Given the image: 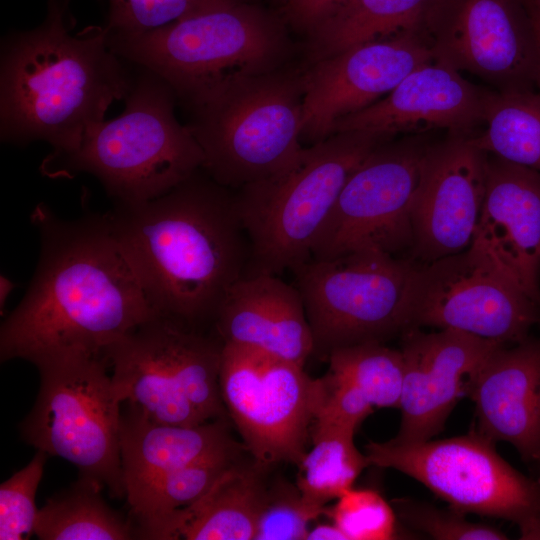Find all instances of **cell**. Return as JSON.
Returning <instances> with one entry per match:
<instances>
[{
	"instance_id": "obj_1",
	"label": "cell",
	"mask_w": 540,
	"mask_h": 540,
	"mask_svg": "<svg viewBox=\"0 0 540 540\" xmlns=\"http://www.w3.org/2000/svg\"><path fill=\"white\" fill-rule=\"evenodd\" d=\"M31 222L40 254L29 287L0 328V359L37 368L82 356H104L121 338L158 316L107 214L77 220L38 204Z\"/></svg>"
},
{
	"instance_id": "obj_2",
	"label": "cell",
	"mask_w": 540,
	"mask_h": 540,
	"mask_svg": "<svg viewBox=\"0 0 540 540\" xmlns=\"http://www.w3.org/2000/svg\"><path fill=\"white\" fill-rule=\"evenodd\" d=\"M107 216L158 315L202 330L212 326L250 259L235 190L201 168L165 194L116 204Z\"/></svg>"
},
{
	"instance_id": "obj_3",
	"label": "cell",
	"mask_w": 540,
	"mask_h": 540,
	"mask_svg": "<svg viewBox=\"0 0 540 540\" xmlns=\"http://www.w3.org/2000/svg\"><path fill=\"white\" fill-rule=\"evenodd\" d=\"M65 10V0H50L42 24L8 36L1 49V140L45 141L50 156L75 151L134 78L104 28L71 35Z\"/></svg>"
},
{
	"instance_id": "obj_4",
	"label": "cell",
	"mask_w": 540,
	"mask_h": 540,
	"mask_svg": "<svg viewBox=\"0 0 540 540\" xmlns=\"http://www.w3.org/2000/svg\"><path fill=\"white\" fill-rule=\"evenodd\" d=\"M139 68L123 112L89 127L79 147L48 156L49 177L94 175L116 204L157 198L202 168L203 152L187 125L175 116L177 96L150 70Z\"/></svg>"
},
{
	"instance_id": "obj_5",
	"label": "cell",
	"mask_w": 540,
	"mask_h": 540,
	"mask_svg": "<svg viewBox=\"0 0 540 540\" xmlns=\"http://www.w3.org/2000/svg\"><path fill=\"white\" fill-rule=\"evenodd\" d=\"M305 68L290 63L227 80L182 103L213 180L238 190L295 160L303 149Z\"/></svg>"
},
{
	"instance_id": "obj_6",
	"label": "cell",
	"mask_w": 540,
	"mask_h": 540,
	"mask_svg": "<svg viewBox=\"0 0 540 540\" xmlns=\"http://www.w3.org/2000/svg\"><path fill=\"white\" fill-rule=\"evenodd\" d=\"M106 34L117 55L160 76L182 103L227 80L288 65L294 54L282 16L248 0L141 34Z\"/></svg>"
},
{
	"instance_id": "obj_7",
	"label": "cell",
	"mask_w": 540,
	"mask_h": 540,
	"mask_svg": "<svg viewBox=\"0 0 540 540\" xmlns=\"http://www.w3.org/2000/svg\"><path fill=\"white\" fill-rule=\"evenodd\" d=\"M389 138L359 131L333 134L303 147L281 171L235 190L250 241L245 276L279 275L311 259L316 237L348 177Z\"/></svg>"
},
{
	"instance_id": "obj_8",
	"label": "cell",
	"mask_w": 540,
	"mask_h": 540,
	"mask_svg": "<svg viewBox=\"0 0 540 540\" xmlns=\"http://www.w3.org/2000/svg\"><path fill=\"white\" fill-rule=\"evenodd\" d=\"M222 348L214 332L158 315L104 356L123 404L155 422L194 426L228 416L219 385Z\"/></svg>"
},
{
	"instance_id": "obj_9",
	"label": "cell",
	"mask_w": 540,
	"mask_h": 540,
	"mask_svg": "<svg viewBox=\"0 0 540 540\" xmlns=\"http://www.w3.org/2000/svg\"><path fill=\"white\" fill-rule=\"evenodd\" d=\"M105 356H82L41 366L36 401L20 425L22 439L73 464L116 498L126 497L120 424L122 401Z\"/></svg>"
},
{
	"instance_id": "obj_10",
	"label": "cell",
	"mask_w": 540,
	"mask_h": 540,
	"mask_svg": "<svg viewBox=\"0 0 540 540\" xmlns=\"http://www.w3.org/2000/svg\"><path fill=\"white\" fill-rule=\"evenodd\" d=\"M416 263L377 250L309 259L295 267L314 352L385 343L412 328L410 291Z\"/></svg>"
},
{
	"instance_id": "obj_11",
	"label": "cell",
	"mask_w": 540,
	"mask_h": 540,
	"mask_svg": "<svg viewBox=\"0 0 540 540\" xmlns=\"http://www.w3.org/2000/svg\"><path fill=\"white\" fill-rule=\"evenodd\" d=\"M396 137L377 145L348 177L311 258L377 250L410 259L412 208L434 142L424 133Z\"/></svg>"
},
{
	"instance_id": "obj_12",
	"label": "cell",
	"mask_w": 540,
	"mask_h": 540,
	"mask_svg": "<svg viewBox=\"0 0 540 540\" xmlns=\"http://www.w3.org/2000/svg\"><path fill=\"white\" fill-rule=\"evenodd\" d=\"M495 444L473 430L415 443L370 441L365 454L369 465L408 475L459 512L516 524L540 509V478L527 477L515 469L501 457Z\"/></svg>"
},
{
	"instance_id": "obj_13",
	"label": "cell",
	"mask_w": 540,
	"mask_h": 540,
	"mask_svg": "<svg viewBox=\"0 0 540 540\" xmlns=\"http://www.w3.org/2000/svg\"><path fill=\"white\" fill-rule=\"evenodd\" d=\"M410 310L412 328L455 330L507 346L527 339L540 322V306L472 246L416 263Z\"/></svg>"
},
{
	"instance_id": "obj_14",
	"label": "cell",
	"mask_w": 540,
	"mask_h": 540,
	"mask_svg": "<svg viewBox=\"0 0 540 540\" xmlns=\"http://www.w3.org/2000/svg\"><path fill=\"white\" fill-rule=\"evenodd\" d=\"M219 385L228 416L258 465H297L306 453L319 379L303 366L223 344Z\"/></svg>"
},
{
	"instance_id": "obj_15",
	"label": "cell",
	"mask_w": 540,
	"mask_h": 540,
	"mask_svg": "<svg viewBox=\"0 0 540 540\" xmlns=\"http://www.w3.org/2000/svg\"><path fill=\"white\" fill-rule=\"evenodd\" d=\"M422 33L435 60L496 90L535 87L536 37L526 0H434Z\"/></svg>"
},
{
	"instance_id": "obj_16",
	"label": "cell",
	"mask_w": 540,
	"mask_h": 540,
	"mask_svg": "<svg viewBox=\"0 0 540 540\" xmlns=\"http://www.w3.org/2000/svg\"><path fill=\"white\" fill-rule=\"evenodd\" d=\"M422 32L352 46L305 68L301 141L334 134L340 119L377 102L418 66L433 60Z\"/></svg>"
},
{
	"instance_id": "obj_17",
	"label": "cell",
	"mask_w": 540,
	"mask_h": 540,
	"mask_svg": "<svg viewBox=\"0 0 540 540\" xmlns=\"http://www.w3.org/2000/svg\"><path fill=\"white\" fill-rule=\"evenodd\" d=\"M400 338L401 421L391 439L398 443L427 441L441 433L458 401L468 396L486 359L507 346L455 330L424 332L417 327Z\"/></svg>"
},
{
	"instance_id": "obj_18",
	"label": "cell",
	"mask_w": 540,
	"mask_h": 540,
	"mask_svg": "<svg viewBox=\"0 0 540 540\" xmlns=\"http://www.w3.org/2000/svg\"><path fill=\"white\" fill-rule=\"evenodd\" d=\"M470 133H449L434 142L411 214L410 259L430 263L468 249L480 219L486 153Z\"/></svg>"
},
{
	"instance_id": "obj_19",
	"label": "cell",
	"mask_w": 540,
	"mask_h": 540,
	"mask_svg": "<svg viewBox=\"0 0 540 540\" xmlns=\"http://www.w3.org/2000/svg\"><path fill=\"white\" fill-rule=\"evenodd\" d=\"M488 92L452 66L433 59L412 70L377 102L337 121L334 134L473 133L483 123Z\"/></svg>"
},
{
	"instance_id": "obj_20",
	"label": "cell",
	"mask_w": 540,
	"mask_h": 540,
	"mask_svg": "<svg viewBox=\"0 0 540 540\" xmlns=\"http://www.w3.org/2000/svg\"><path fill=\"white\" fill-rule=\"evenodd\" d=\"M471 246L540 306V171L486 153L484 199Z\"/></svg>"
},
{
	"instance_id": "obj_21",
	"label": "cell",
	"mask_w": 540,
	"mask_h": 540,
	"mask_svg": "<svg viewBox=\"0 0 540 540\" xmlns=\"http://www.w3.org/2000/svg\"><path fill=\"white\" fill-rule=\"evenodd\" d=\"M468 397L476 431L512 445L521 459L540 461V338L497 348L477 372Z\"/></svg>"
},
{
	"instance_id": "obj_22",
	"label": "cell",
	"mask_w": 540,
	"mask_h": 540,
	"mask_svg": "<svg viewBox=\"0 0 540 540\" xmlns=\"http://www.w3.org/2000/svg\"><path fill=\"white\" fill-rule=\"evenodd\" d=\"M223 344L303 366L312 331L295 285L274 274L243 276L228 291L212 325Z\"/></svg>"
},
{
	"instance_id": "obj_23",
	"label": "cell",
	"mask_w": 540,
	"mask_h": 540,
	"mask_svg": "<svg viewBox=\"0 0 540 540\" xmlns=\"http://www.w3.org/2000/svg\"><path fill=\"white\" fill-rule=\"evenodd\" d=\"M120 446L126 498L164 474L240 448L226 419L194 426L163 424L129 404L121 413Z\"/></svg>"
},
{
	"instance_id": "obj_24",
	"label": "cell",
	"mask_w": 540,
	"mask_h": 540,
	"mask_svg": "<svg viewBox=\"0 0 540 540\" xmlns=\"http://www.w3.org/2000/svg\"><path fill=\"white\" fill-rule=\"evenodd\" d=\"M254 462H235L196 504L171 522L167 540H255L258 520L268 490L263 473Z\"/></svg>"
},
{
	"instance_id": "obj_25",
	"label": "cell",
	"mask_w": 540,
	"mask_h": 540,
	"mask_svg": "<svg viewBox=\"0 0 540 540\" xmlns=\"http://www.w3.org/2000/svg\"><path fill=\"white\" fill-rule=\"evenodd\" d=\"M434 0H346L307 36L308 64L352 46L422 32Z\"/></svg>"
},
{
	"instance_id": "obj_26",
	"label": "cell",
	"mask_w": 540,
	"mask_h": 540,
	"mask_svg": "<svg viewBox=\"0 0 540 540\" xmlns=\"http://www.w3.org/2000/svg\"><path fill=\"white\" fill-rule=\"evenodd\" d=\"M241 447L169 472L127 497L140 539L164 540L173 519L202 499L235 463Z\"/></svg>"
},
{
	"instance_id": "obj_27",
	"label": "cell",
	"mask_w": 540,
	"mask_h": 540,
	"mask_svg": "<svg viewBox=\"0 0 540 540\" xmlns=\"http://www.w3.org/2000/svg\"><path fill=\"white\" fill-rule=\"evenodd\" d=\"M481 126L469 135L478 149L540 171V93L534 88L489 90Z\"/></svg>"
},
{
	"instance_id": "obj_28",
	"label": "cell",
	"mask_w": 540,
	"mask_h": 540,
	"mask_svg": "<svg viewBox=\"0 0 540 540\" xmlns=\"http://www.w3.org/2000/svg\"><path fill=\"white\" fill-rule=\"evenodd\" d=\"M99 483L81 478L49 498L38 511L35 535L41 540H128L135 526L103 499Z\"/></svg>"
},
{
	"instance_id": "obj_29",
	"label": "cell",
	"mask_w": 540,
	"mask_h": 540,
	"mask_svg": "<svg viewBox=\"0 0 540 540\" xmlns=\"http://www.w3.org/2000/svg\"><path fill=\"white\" fill-rule=\"evenodd\" d=\"M312 447L297 464V487L313 503L326 506L354 487L369 466L355 443V430L313 422Z\"/></svg>"
},
{
	"instance_id": "obj_30",
	"label": "cell",
	"mask_w": 540,
	"mask_h": 540,
	"mask_svg": "<svg viewBox=\"0 0 540 540\" xmlns=\"http://www.w3.org/2000/svg\"><path fill=\"white\" fill-rule=\"evenodd\" d=\"M329 371L355 385L375 408H398L404 361L400 349L369 342L337 348L327 356Z\"/></svg>"
},
{
	"instance_id": "obj_31",
	"label": "cell",
	"mask_w": 540,
	"mask_h": 540,
	"mask_svg": "<svg viewBox=\"0 0 540 540\" xmlns=\"http://www.w3.org/2000/svg\"><path fill=\"white\" fill-rule=\"evenodd\" d=\"M105 31L133 35L157 30L187 16L242 0H105Z\"/></svg>"
},
{
	"instance_id": "obj_32",
	"label": "cell",
	"mask_w": 540,
	"mask_h": 540,
	"mask_svg": "<svg viewBox=\"0 0 540 540\" xmlns=\"http://www.w3.org/2000/svg\"><path fill=\"white\" fill-rule=\"evenodd\" d=\"M327 515L347 540H390L396 536L395 510L373 489L351 488L327 509Z\"/></svg>"
},
{
	"instance_id": "obj_33",
	"label": "cell",
	"mask_w": 540,
	"mask_h": 540,
	"mask_svg": "<svg viewBox=\"0 0 540 540\" xmlns=\"http://www.w3.org/2000/svg\"><path fill=\"white\" fill-rule=\"evenodd\" d=\"M48 455L36 452L30 462L0 485V539L23 540L35 534L39 509L36 493Z\"/></svg>"
},
{
	"instance_id": "obj_34",
	"label": "cell",
	"mask_w": 540,
	"mask_h": 540,
	"mask_svg": "<svg viewBox=\"0 0 540 540\" xmlns=\"http://www.w3.org/2000/svg\"><path fill=\"white\" fill-rule=\"evenodd\" d=\"M397 518L408 528L436 540H505L508 536L491 525L469 521L451 507L438 508L412 498L392 501Z\"/></svg>"
},
{
	"instance_id": "obj_35",
	"label": "cell",
	"mask_w": 540,
	"mask_h": 540,
	"mask_svg": "<svg viewBox=\"0 0 540 540\" xmlns=\"http://www.w3.org/2000/svg\"><path fill=\"white\" fill-rule=\"evenodd\" d=\"M327 509L305 498L297 485H278L268 490L255 540H306L310 523Z\"/></svg>"
},
{
	"instance_id": "obj_36",
	"label": "cell",
	"mask_w": 540,
	"mask_h": 540,
	"mask_svg": "<svg viewBox=\"0 0 540 540\" xmlns=\"http://www.w3.org/2000/svg\"><path fill=\"white\" fill-rule=\"evenodd\" d=\"M374 406L349 380L331 371L319 378V393L313 422L357 430Z\"/></svg>"
},
{
	"instance_id": "obj_37",
	"label": "cell",
	"mask_w": 540,
	"mask_h": 540,
	"mask_svg": "<svg viewBox=\"0 0 540 540\" xmlns=\"http://www.w3.org/2000/svg\"><path fill=\"white\" fill-rule=\"evenodd\" d=\"M346 0H280L281 16L294 30L308 35Z\"/></svg>"
},
{
	"instance_id": "obj_38",
	"label": "cell",
	"mask_w": 540,
	"mask_h": 540,
	"mask_svg": "<svg viewBox=\"0 0 540 540\" xmlns=\"http://www.w3.org/2000/svg\"><path fill=\"white\" fill-rule=\"evenodd\" d=\"M516 525L519 530V539L540 540V509L528 513Z\"/></svg>"
},
{
	"instance_id": "obj_39",
	"label": "cell",
	"mask_w": 540,
	"mask_h": 540,
	"mask_svg": "<svg viewBox=\"0 0 540 540\" xmlns=\"http://www.w3.org/2000/svg\"><path fill=\"white\" fill-rule=\"evenodd\" d=\"M306 540H347L346 535L335 523H319L310 527Z\"/></svg>"
},
{
	"instance_id": "obj_40",
	"label": "cell",
	"mask_w": 540,
	"mask_h": 540,
	"mask_svg": "<svg viewBox=\"0 0 540 540\" xmlns=\"http://www.w3.org/2000/svg\"><path fill=\"white\" fill-rule=\"evenodd\" d=\"M531 14V13H530ZM532 17L534 32L536 37V65H535V76L534 83L535 86L540 89V20Z\"/></svg>"
},
{
	"instance_id": "obj_41",
	"label": "cell",
	"mask_w": 540,
	"mask_h": 540,
	"mask_svg": "<svg viewBox=\"0 0 540 540\" xmlns=\"http://www.w3.org/2000/svg\"><path fill=\"white\" fill-rule=\"evenodd\" d=\"M15 283L11 281L7 276L1 275L0 279V308L1 312L6 304V300L10 293L13 291Z\"/></svg>"
},
{
	"instance_id": "obj_42",
	"label": "cell",
	"mask_w": 540,
	"mask_h": 540,
	"mask_svg": "<svg viewBox=\"0 0 540 540\" xmlns=\"http://www.w3.org/2000/svg\"><path fill=\"white\" fill-rule=\"evenodd\" d=\"M531 15L540 20V0H526Z\"/></svg>"
},
{
	"instance_id": "obj_43",
	"label": "cell",
	"mask_w": 540,
	"mask_h": 540,
	"mask_svg": "<svg viewBox=\"0 0 540 540\" xmlns=\"http://www.w3.org/2000/svg\"><path fill=\"white\" fill-rule=\"evenodd\" d=\"M536 467H538V468L540 469V461H539V463L536 465Z\"/></svg>"
},
{
	"instance_id": "obj_44",
	"label": "cell",
	"mask_w": 540,
	"mask_h": 540,
	"mask_svg": "<svg viewBox=\"0 0 540 540\" xmlns=\"http://www.w3.org/2000/svg\"><path fill=\"white\" fill-rule=\"evenodd\" d=\"M539 324H540V322H539Z\"/></svg>"
},
{
	"instance_id": "obj_45",
	"label": "cell",
	"mask_w": 540,
	"mask_h": 540,
	"mask_svg": "<svg viewBox=\"0 0 540 540\" xmlns=\"http://www.w3.org/2000/svg\"><path fill=\"white\" fill-rule=\"evenodd\" d=\"M280 1V0H279Z\"/></svg>"
}]
</instances>
